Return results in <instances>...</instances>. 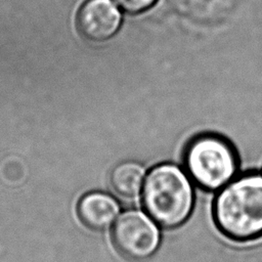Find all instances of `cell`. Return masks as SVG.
<instances>
[{
	"instance_id": "cell-1",
	"label": "cell",
	"mask_w": 262,
	"mask_h": 262,
	"mask_svg": "<svg viewBox=\"0 0 262 262\" xmlns=\"http://www.w3.org/2000/svg\"><path fill=\"white\" fill-rule=\"evenodd\" d=\"M213 218L218 230L233 242L262 237V172L236 175L219 189Z\"/></svg>"
},
{
	"instance_id": "cell-2",
	"label": "cell",
	"mask_w": 262,
	"mask_h": 262,
	"mask_svg": "<svg viewBox=\"0 0 262 262\" xmlns=\"http://www.w3.org/2000/svg\"><path fill=\"white\" fill-rule=\"evenodd\" d=\"M193 182L180 166L161 163L147 173L141 189L143 210L163 228L181 226L194 207Z\"/></svg>"
},
{
	"instance_id": "cell-3",
	"label": "cell",
	"mask_w": 262,
	"mask_h": 262,
	"mask_svg": "<svg viewBox=\"0 0 262 262\" xmlns=\"http://www.w3.org/2000/svg\"><path fill=\"white\" fill-rule=\"evenodd\" d=\"M238 156L233 144L220 134L204 132L185 144L183 169L194 185L207 191H218L238 172Z\"/></svg>"
},
{
	"instance_id": "cell-4",
	"label": "cell",
	"mask_w": 262,
	"mask_h": 262,
	"mask_svg": "<svg viewBox=\"0 0 262 262\" xmlns=\"http://www.w3.org/2000/svg\"><path fill=\"white\" fill-rule=\"evenodd\" d=\"M160 225L143 210H125L112 228V241L117 251L132 261L151 257L161 244Z\"/></svg>"
},
{
	"instance_id": "cell-5",
	"label": "cell",
	"mask_w": 262,
	"mask_h": 262,
	"mask_svg": "<svg viewBox=\"0 0 262 262\" xmlns=\"http://www.w3.org/2000/svg\"><path fill=\"white\" fill-rule=\"evenodd\" d=\"M121 24V14L111 0H88L79 10L77 27L80 34L94 42L113 37Z\"/></svg>"
},
{
	"instance_id": "cell-6",
	"label": "cell",
	"mask_w": 262,
	"mask_h": 262,
	"mask_svg": "<svg viewBox=\"0 0 262 262\" xmlns=\"http://www.w3.org/2000/svg\"><path fill=\"white\" fill-rule=\"evenodd\" d=\"M120 213V204L111 194L103 191H91L78 202L77 214L81 222L91 230L108 228Z\"/></svg>"
},
{
	"instance_id": "cell-7",
	"label": "cell",
	"mask_w": 262,
	"mask_h": 262,
	"mask_svg": "<svg viewBox=\"0 0 262 262\" xmlns=\"http://www.w3.org/2000/svg\"><path fill=\"white\" fill-rule=\"evenodd\" d=\"M146 172L135 161H124L116 165L110 174V183L116 193L132 199L141 192Z\"/></svg>"
},
{
	"instance_id": "cell-8",
	"label": "cell",
	"mask_w": 262,
	"mask_h": 262,
	"mask_svg": "<svg viewBox=\"0 0 262 262\" xmlns=\"http://www.w3.org/2000/svg\"><path fill=\"white\" fill-rule=\"evenodd\" d=\"M157 0H115V2L126 12L139 13L148 9Z\"/></svg>"
}]
</instances>
